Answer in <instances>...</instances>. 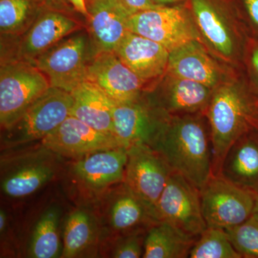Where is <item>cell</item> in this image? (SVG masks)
I'll return each mask as SVG.
<instances>
[{
    "mask_svg": "<svg viewBox=\"0 0 258 258\" xmlns=\"http://www.w3.org/2000/svg\"><path fill=\"white\" fill-rule=\"evenodd\" d=\"M205 115L212 145V175L220 174L227 151L244 134L258 130V93L237 74L214 90Z\"/></svg>",
    "mask_w": 258,
    "mask_h": 258,
    "instance_id": "cell-1",
    "label": "cell"
},
{
    "mask_svg": "<svg viewBox=\"0 0 258 258\" xmlns=\"http://www.w3.org/2000/svg\"><path fill=\"white\" fill-rule=\"evenodd\" d=\"M153 148L200 190L212 175L211 134L204 113L169 117Z\"/></svg>",
    "mask_w": 258,
    "mask_h": 258,
    "instance_id": "cell-2",
    "label": "cell"
},
{
    "mask_svg": "<svg viewBox=\"0 0 258 258\" xmlns=\"http://www.w3.org/2000/svg\"><path fill=\"white\" fill-rule=\"evenodd\" d=\"M200 39L219 60L243 67L249 37L243 19L226 0H188Z\"/></svg>",
    "mask_w": 258,
    "mask_h": 258,
    "instance_id": "cell-3",
    "label": "cell"
},
{
    "mask_svg": "<svg viewBox=\"0 0 258 258\" xmlns=\"http://www.w3.org/2000/svg\"><path fill=\"white\" fill-rule=\"evenodd\" d=\"M73 106L71 93L50 87L13 124L3 129L2 142L7 147H16L42 140L71 115Z\"/></svg>",
    "mask_w": 258,
    "mask_h": 258,
    "instance_id": "cell-4",
    "label": "cell"
},
{
    "mask_svg": "<svg viewBox=\"0 0 258 258\" xmlns=\"http://www.w3.org/2000/svg\"><path fill=\"white\" fill-rule=\"evenodd\" d=\"M50 87L46 76L33 63L20 60H1L2 130L13 124L27 108Z\"/></svg>",
    "mask_w": 258,
    "mask_h": 258,
    "instance_id": "cell-5",
    "label": "cell"
},
{
    "mask_svg": "<svg viewBox=\"0 0 258 258\" xmlns=\"http://www.w3.org/2000/svg\"><path fill=\"white\" fill-rule=\"evenodd\" d=\"M129 31L161 44L169 51L200 40L187 3L144 10L129 17Z\"/></svg>",
    "mask_w": 258,
    "mask_h": 258,
    "instance_id": "cell-6",
    "label": "cell"
},
{
    "mask_svg": "<svg viewBox=\"0 0 258 258\" xmlns=\"http://www.w3.org/2000/svg\"><path fill=\"white\" fill-rule=\"evenodd\" d=\"M200 191L202 211L208 227L227 230L253 215L256 195L221 175H212Z\"/></svg>",
    "mask_w": 258,
    "mask_h": 258,
    "instance_id": "cell-7",
    "label": "cell"
},
{
    "mask_svg": "<svg viewBox=\"0 0 258 258\" xmlns=\"http://www.w3.org/2000/svg\"><path fill=\"white\" fill-rule=\"evenodd\" d=\"M89 54L86 34L74 33L37 57L33 64L45 74L51 87L71 93L87 81Z\"/></svg>",
    "mask_w": 258,
    "mask_h": 258,
    "instance_id": "cell-8",
    "label": "cell"
},
{
    "mask_svg": "<svg viewBox=\"0 0 258 258\" xmlns=\"http://www.w3.org/2000/svg\"><path fill=\"white\" fill-rule=\"evenodd\" d=\"M159 222H165L195 237L208 228L202 211L200 191L186 178L173 172L156 208Z\"/></svg>",
    "mask_w": 258,
    "mask_h": 258,
    "instance_id": "cell-9",
    "label": "cell"
},
{
    "mask_svg": "<svg viewBox=\"0 0 258 258\" xmlns=\"http://www.w3.org/2000/svg\"><path fill=\"white\" fill-rule=\"evenodd\" d=\"M170 116L156 106L146 94L130 103L115 104L113 134L123 147H154Z\"/></svg>",
    "mask_w": 258,
    "mask_h": 258,
    "instance_id": "cell-10",
    "label": "cell"
},
{
    "mask_svg": "<svg viewBox=\"0 0 258 258\" xmlns=\"http://www.w3.org/2000/svg\"><path fill=\"white\" fill-rule=\"evenodd\" d=\"M173 172L166 159L154 148L137 145L128 149L123 183L155 211Z\"/></svg>",
    "mask_w": 258,
    "mask_h": 258,
    "instance_id": "cell-11",
    "label": "cell"
},
{
    "mask_svg": "<svg viewBox=\"0 0 258 258\" xmlns=\"http://www.w3.org/2000/svg\"><path fill=\"white\" fill-rule=\"evenodd\" d=\"M167 73L202 83L215 90L232 79L231 66L213 55L200 40H192L171 50Z\"/></svg>",
    "mask_w": 258,
    "mask_h": 258,
    "instance_id": "cell-12",
    "label": "cell"
},
{
    "mask_svg": "<svg viewBox=\"0 0 258 258\" xmlns=\"http://www.w3.org/2000/svg\"><path fill=\"white\" fill-rule=\"evenodd\" d=\"M213 91L202 83L166 72L154 88L145 93L166 115L179 116L205 114Z\"/></svg>",
    "mask_w": 258,
    "mask_h": 258,
    "instance_id": "cell-13",
    "label": "cell"
},
{
    "mask_svg": "<svg viewBox=\"0 0 258 258\" xmlns=\"http://www.w3.org/2000/svg\"><path fill=\"white\" fill-rule=\"evenodd\" d=\"M41 141L42 147L54 154L78 159L98 151L123 147L113 134L96 130L71 115Z\"/></svg>",
    "mask_w": 258,
    "mask_h": 258,
    "instance_id": "cell-14",
    "label": "cell"
},
{
    "mask_svg": "<svg viewBox=\"0 0 258 258\" xmlns=\"http://www.w3.org/2000/svg\"><path fill=\"white\" fill-rule=\"evenodd\" d=\"M87 80L96 84L115 104L139 99L147 85L115 52H96L88 64Z\"/></svg>",
    "mask_w": 258,
    "mask_h": 258,
    "instance_id": "cell-15",
    "label": "cell"
},
{
    "mask_svg": "<svg viewBox=\"0 0 258 258\" xmlns=\"http://www.w3.org/2000/svg\"><path fill=\"white\" fill-rule=\"evenodd\" d=\"M81 28L77 20L60 12H43L23 35L15 38L18 40L15 57L10 60L33 63L37 57Z\"/></svg>",
    "mask_w": 258,
    "mask_h": 258,
    "instance_id": "cell-16",
    "label": "cell"
},
{
    "mask_svg": "<svg viewBox=\"0 0 258 258\" xmlns=\"http://www.w3.org/2000/svg\"><path fill=\"white\" fill-rule=\"evenodd\" d=\"M114 52L146 83L159 80L167 71L170 51L138 34L127 32Z\"/></svg>",
    "mask_w": 258,
    "mask_h": 258,
    "instance_id": "cell-17",
    "label": "cell"
},
{
    "mask_svg": "<svg viewBox=\"0 0 258 258\" xmlns=\"http://www.w3.org/2000/svg\"><path fill=\"white\" fill-rule=\"evenodd\" d=\"M56 163L47 154L22 157L2 171L1 189L5 196L22 199L36 192L55 177Z\"/></svg>",
    "mask_w": 258,
    "mask_h": 258,
    "instance_id": "cell-18",
    "label": "cell"
},
{
    "mask_svg": "<svg viewBox=\"0 0 258 258\" xmlns=\"http://www.w3.org/2000/svg\"><path fill=\"white\" fill-rule=\"evenodd\" d=\"M127 161V148L98 151L79 158L74 173L90 189L101 190L124 181Z\"/></svg>",
    "mask_w": 258,
    "mask_h": 258,
    "instance_id": "cell-19",
    "label": "cell"
},
{
    "mask_svg": "<svg viewBox=\"0 0 258 258\" xmlns=\"http://www.w3.org/2000/svg\"><path fill=\"white\" fill-rule=\"evenodd\" d=\"M219 175L258 195V130L244 134L232 144Z\"/></svg>",
    "mask_w": 258,
    "mask_h": 258,
    "instance_id": "cell-20",
    "label": "cell"
},
{
    "mask_svg": "<svg viewBox=\"0 0 258 258\" xmlns=\"http://www.w3.org/2000/svg\"><path fill=\"white\" fill-rule=\"evenodd\" d=\"M90 32L96 52H114L129 31V16L111 0H94L88 6Z\"/></svg>",
    "mask_w": 258,
    "mask_h": 258,
    "instance_id": "cell-21",
    "label": "cell"
},
{
    "mask_svg": "<svg viewBox=\"0 0 258 258\" xmlns=\"http://www.w3.org/2000/svg\"><path fill=\"white\" fill-rule=\"evenodd\" d=\"M71 93L74 98L71 115L96 130L114 135L115 103L101 88L87 80Z\"/></svg>",
    "mask_w": 258,
    "mask_h": 258,
    "instance_id": "cell-22",
    "label": "cell"
},
{
    "mask_svg": "<svg viewBox=\"0 0 258 258\" xmlns=\"http://www.w3.org/2000/svg\"><path fill=\"white\" fill-rule=\"evenodd\" d=\"M159 222L155 210L123 183L109 210V223L113 230L124 235L147 231Z\"/></svg>",
    "mask_w": 258,
    "mask_h": 258,
    "instance_id": "cell-23",
    "label": "cell"
},
{
    "mask_svg": "<svg viewBox=\"0 0 258 258\" xmlns=\"http://www.w3.org/2000/svg\"><path fill=\"white\" fill-rule=\"evenodd\" d=\"M197 240L167 222H159L148 229L142 257H189Z\"/></svg>",
    "mask_w": 258,
    "mask_h": 258,
    "instance_id": "cell-24",
    "label": "cell"
},
{
    "mask_svg": "<svg viewBox=\"0 0 258 258\" xmlns=\"http://www.w3.org/2000/svg\"><path fill=\"white\" fill-rule=\"evenodd\" d=\"M60 213L57 208H50L42 214L35 225L30 243V257L55 258L61 257Z\"/></svg>",
    "mask_w": 258,
    "mask_h": 258,
    "instance_id": "cell-25",
    "label": "cell"
},
{
    "mask_svg": "<svg viewBox=\"0 0 258 258\" xmlns=\"http://www.w3.org/2000/svg\"><path fill=\"white\" fill-rule=\"evenodd\" d=\"M42 13L35 9L32 0H0L1 39L21 36Z\"/></svg>",
    "mask_w": 258,
    "mask_h": 258,
    "instance_id": "cell-26",
    "label": "cell"
},
{
    "mask_svg": "<svg viewBox=\"0 0 258 258\" xmlns=\"http://www.w3.org/2000/svg\"><path fill=\"white\" fill-rule=\"evenodd\" d=\"M94 222L87 212L78 210L68 217L64 226L61 257H76L94 240Z\"/></svg>",
    "mask_w": 258,
    "mask_h": 258,
    "instance_id": "cell-27",
    "label": "cell"
},
{
    "mask_svg": "<svg viewBox=\"0 0 258 258\" xmlns=\"http://www.w3.org/2000/svg\"><path fill=\"white\" fill-rule=\"evenodd\" d=\"M190 258H242L231 243L225 230L208 227L198 237Z\"/></svg>",
    "mask_w": 258,
    "mask_h": 258,
    "instance_id": "cell-28",
    "label": "cell"
},
{
    "mask_svg": "<svg viewBox=\"0 0 258 258\" xmlns=\"http://www.w3.org/2000/svg\"><path fill=\"white\" fill-rule=\"evenodd\" d=\"M231 243L242 258H258V215L253 213L246 221L225 230Z\"/></svg>",
    "mask_w": 258,
    "mask_h": 258,
    "instance_id": "cell-29",
    "label": "cell"
},
{
    "mask_svg": "<svg viewBox=\"0 0 258 258\" xmlns=\"http://www.w3.org/2000/svg\"><path fill=\"white\" fill-rule=\"evenodd\" d=\"M147 231H139L122 235L113 251L115 258H139L143 257L144 240Z\"/></svg>",
    "mask_w": 258,
    "mask_h": 258,
    "instance_id": "cell-30",
    "label": "cell"
},
{
    "mask_svg": "<svg viewBox=\"0 0 258 258\" xmlns=\"http://www.w3.org/2000/svg\"><path fill=\"white\" fill-rule=\"evenodd\" d=\"M243 68L247 82L258 93V37H249L244 54Z\"/></svg>",
    "mask_w": 258,
    "mask_h": 258,
    "instance_id": "cell-31",
    "label": "cell"
},
{
    "mask_svg": "<svg viewBox=\"0 0 258 258\" xmlns=\"http://www.w3.org/2000/svg\"><path fill=\"white\" fill-rule=\"evenodd\" d=\"M243 20L252 36L258 37V0H242Z\"/></svg>",
    "mask_w": 258,
    "mask_h": 258,
    "instance_id": "cell-32",
    "label": "cell"
},
{
    "mask_svg": "<svg viewBox=\"0 0 258 258\" xmlns=\"http://www.w3.org/2000/svg\"><path fill=\"white\" fill-rule=\"evenodd\" d=\"M111 1L125 12L129 17L137 14L139 12L161 7L154 4L150 0H111Z\"/></svg>",
    "mask_w": 258,
    "mask_h": 258,
    "instance_id": "cell-33",
    "label": "cell"
},
{
    "mask_svg": "<svg viewBox=\"0 0 258 258\" xmlns=\"http://www.w3.org/2000/svg\"><path fill=\"white\" fill-rule=\"evenodd\" d=\"M61 1L67 3L76 13L82 15L83 18L88 21L90 15L86 0H61Z\"/></svg>",
    "mask_w": 258,
    "mask_h": 258,
    "instance_id": "cell-34",
    "label": "cell"
},
{
    "mask_svg": "<svg viewBox=\"0 0 258 258\" xmlns=\"http://www.w3.org/2000/svg\"><path fill=\"white\" fill-rule=\"evenodd\" d=\"M154 4L159 6H169V5H174L185 3L188 0H150Z\"/></svg>",
    "mask_w": 258,
    "mask_h": 258,
    "instance_id": "cell-35",
    "label": "cell"
},
{
    "mask_svg": "<svg viewBox=\"0 0 258 258\" xmlns=\"http://www.w3.org/2000/svg\"><path fill=\"white\" fill-rule=\"evenodd\" d=\"M254 213L258 215V195H256L255 208H254Z\"/></svg>",
    "mask_w": 258,
    "mask_h": 258,
    "instance_id": "cell-36",
    "label": "cell"
},
{
    "mask_svg": "<svg viewBox=\"0 0 258 258\" xmlns=\"http://www.w3.org/2000/svg\"><path fill=\"white\" fill-rule=\"evenodd\" d=\"M87 2H89L90 3H92V2L94 1V0H86Z\"/></svg>",
    "mask_w": 258,
    "mask_h": 258,
    "instance_id": "cell-37",
    "label": "cell"
}]
</instances>
